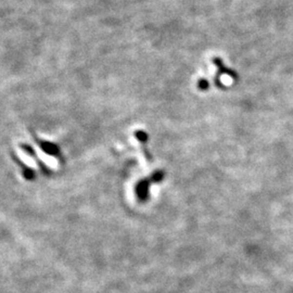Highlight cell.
<instances>
[{
	"instance_id": "1",
	"label": "cell",
	"mask_w": 293,
	"mask_h": 293,
	"mask_svg": "<svg viewBox=\"0 0 293 293\" xmlns=\"http://www.w3.org/2000/svg\"><path fill=\"white\" fill-rule=\"evenodd\" d=\"M20 148L22 149V150H23L24 152L26 153L27 156H32L33 158H35V161L37 162V164L40 166V170H41L42 173H44V174H46V175L49 174V173H50L49 169H48V167L44 164V163H42V162L40 161V158L37 156L36 151L34 150V148H33L31 145H28V143H21Z\"/></svg>"
},
{
	"instance_id": "3",
	"label": "cell",
	"mask_w": 293,
	"mask_h": 293,
	"mask_svg": "<svg viewBox=\"0 0 293 293\" xmlns=\"http://www.w3.org/2000/svg\"><path fill=\"white\" fill-rule=\"evenodd\" d=\"M12 158L14 161H16L17 164L20 166V169L22 171V175L24 176V178H25L26 180H35L36 173H35L34 170L31 169V167L26 166L25 164H24V163H22L20 158H19L16 155H12Z\"/></svg>"
},
{
	"instance_id": "2",
	"label": "cell",
	"mask_w": 293,
	"mask_h": 293,
	"mask_svg": "<svg viewBox=\"0 0 293 293\" xmlns=\"http://www.w3.org/2000/svg\"><path fill=\"white\" fill-rule=\"evenodd\" d=\"M34 139H35V141L37 142V145L39 146L41 150L44 151L45 153H47V155H49L51 156H58L60 155L59 148H58V146L54 145V143L44 141V140H41V139H38L35 135H34Z\"/></svg>"
}]
</instances>
